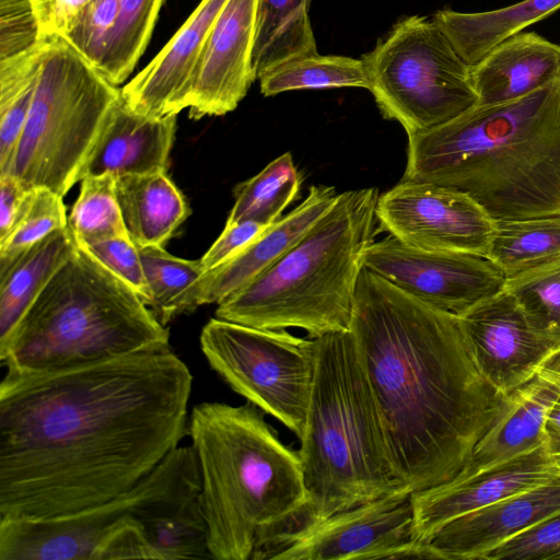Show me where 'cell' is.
<instances>
[{"label":"cell","instance_id":"6da1fadb","mask_svg":"<svg viewBox=\"0 0 560 560\" xmlns=\"http://www.w3.org/2000/svg\"><path fill=\"white\" fill-rule=\"evenodd\" d=\"M192 375L170 345L0 383V518L43 520L135 487L188 435Z\"/></svg>","mask_w":560,"mask_h":560},{"label":"cell","instance_id":"7a4b0ae2","mask_svg":"<svg viewBox=\"0 0 560 560\" xmlns=\"http://www.w3.org/2000/svg\"><path fill=\"white\" fill-rule=\"evenodd\" d=\"M349 331L399 486L417 492L453 479L505 398L480 372L459 317L363 267Z\"/></svg>","mask_w":560,"mask_h":560},{"label":"cell","instance_id":"3957f363","mask_svg":"<svg viewBox=\"0 0 560 560\" xmlns=\"http://www.w3.org/2000/svg\"><path fill=\"white\" fill-rule=\"evenodd\" d=\"M407 136L404 178L458 189L494 222L560 214V78Z\"/></svg>","mask_w":560,"mask_h":560},{"label":"cell","instance_id":"277c9868","mask_svg":"<svg viewBox=\"0 0 560 560\" xmlns=\"http://www.w3.org/2000/svg\"><path fill=\"white\" fill-rule=\"evenodd\" d=\"M298 453L305 504L259 541L256 559L288 535L400 488L350 331L316 338L315 377Z\"/></svg>","mask_w":560,"mask_h":560},{"label":"cell","instance_id":"5b68a950","mask_svg":"<svg viewBox=\"0 0 560 560\" xmlns=\"http://www.w3.org/2000/svg\"><path fill=\"white\" fill-rule=\"evenodd\" d=\"M265 415L246 401L201 402L189 416L212 559H250L257 542L305 504L299 453Z\"/></svg>","mask_w":560,"mask_h":560},{"label":"cell","instance_id":"8992f818","mask_svg":"<svg viewBox=\"0 0 560 560\" xmlns=\"http://www.w3.org/2000/svg\"><path fill=\"white\" fill-rule=\"evenodd\" d=\"M170 332L122 280L78 242L0 342L7 373L83 368L170 345Z\"/></svg>","mask_w":560,"mask_h":560},{"label":"cell","instance_id":"52a82bcc","mask_svg":"<svg viewBox=\"0 0 560 560\" xmlns=\"http://www.w3.org/2000/svg\"><path fill=\"white\" fill-rule=\"evenodd\" d=\"M375 187L338 194L330 210L280 260L218 304L215 317L316 339L349 331L368 248L378 232Z\"/></svg>","mask_w":560,"mask_h":560},{"label":"cell","instance_id":"ba28073f","mask_svg":"<svg viewBox=\"0 0 560 560\" xmlns=\"http://www.w3.org/2000/svg\"><path fill=\"white\" fill-rule=\"evenodd\" d=\"M121 90L61 36H47L40 74L24 129L0 175L62 197L83 166Z\"/></svg>","mask_w":560,"mask_h":560},{"label":"cell","instance_id":"9c48e42d","mask_svg":"<svg viewBox=\"0 0 560 560\" xmlns=\"http://www.w3.org/2000/svg\"><path fill=\"white\" fill-rule=\"evenodd\" d=\"M362 61L380 112L407 135L445 124L478 104L470 65L425 16L397 21Z\"/></svg>","mask_w":560,"mask_h":560},{"label":"cell","instance_id":"30bf717a","mask_svg":"<svg viewBox=\"0 0 560 560\" xmlns=\"http://www.w3.org/2000/svg\"><path fill=\"white\" fill-rule=\"evenodd\" d=\"M200 347L230 388L302 438L315 377L316 339L213 317L201 330Z\"/></svg>","mask_w":560,"mask_h":560},{"label":"cell","instance_id":"8fae6325","mask_svg":"<svg viewBox=\"0 0 560 560\" xmlns=\"http://www.w3.org/2000/svg\"><path fill=\"white\" fill-rule=\"evenodd\" d=\"M411 494L400 487L335 513L276 541L260 560L429 559L413 537Z\"/></svg>","mask_w":560,"mask_h":560},{"label":"cell","instance_id":"7c38bea8","mask_svg":"<svg viewBox=\"0 0 560 560\" xmlns=\"http://www.w3.org/2000/svg\"><path fill=\"white\" fill-rule=\"evenodd\" d=\"M378 232L431 252L487 257L494 221L467 194L443 185L401 178L377 198Z\"/></svg>","mask_w":560,"mask_h":560},{"label":"cell","instance_id":"4fadbf2b","mask_svg":"<svg viewBox=\"0 0 560 560\" xmlns=\"http://www.w3.org/2000/svg\"><path fill=\"white\" fill-rule=\"evenodd\" d=\"M458 317L480 372L503 396L560 352V329L529 312L505 288Z\"/></svg>","mask_w":560,"mask_h":560},{"label":"cell","instance_id":"5bb4252c","mask_svg":"<svg viewBox=\"0 0 560 560\" xmlns=\"http://www.w3.org/2000/svg\"><path fill=\"white\" fill-rule=\"evenodd\" d=\"M364 267L406 293L457 316L502 291L506 282L488 257L423 250L390 235L372 243Z\"/></svg>","mask_w":560,"mask_h":560},{"label":"cell","instance_id":"9a60e30c","mask_svg":"<svg viewBox=\"0 0 560 560\" xmlns=\"http://www.w3.org/2000/svg\"><path fill=\"white\" fill-rule=\"evenodd\" d=\"M261 0H228L198 61L188 116L200 119L234 110L256 80L253 54Z\"/></svg>","mask_w":560,"mask_h":560},{"label":"cell","instance_id":"2e32d148","mask_svg":"<svg viewBox=\"0 0 560 560\" xmlns=\"http://www.w3.org/2000/svg\"><path fill=\"white\" fill-rule=\"evenodd\" d=\"M560 476L544 443L491 466L429 489L412 492L413 537L424 541L448 522L529 490Z\"/></svg>","mask_w":560,"mask_h":560},{"label":"cell","instance_id":"e0dca14e","mask_svg":"<svg viewBox=\"0 0 560 560\" xmlns=\"http://www.w3.org/2000/svg\"><path fill=\"white\" fill-rule=\"evenodd\" d=\"M338 192L331 186H312L304 200L269 225L238 254L210 269L184 293L179 314L219 304L280 260L330 210Z\"/></svg>","mask_w":560,"mask_h":560},{"label":"cell","instance_id":"ac0fdd59","mask_svg":"<svg viewBox=\"0 0 560 560\" xmlns=\"http://www.w3.org/2000/svg\"><path fill=\"white\" fill-rule=\"evenodd\" d=\"M560 513V476L462 515L422 541L429 559L485 560L494 548Z\"/></svg>","mask_w":560,"mask_h":560},{"label":"cell","instance_id":"d6986e66","mask_svg":"<svg viewBox=\"0 0 560 560\" xmlns=\"http://www.w3.org/2000/svg\"><path fill=\"white\" fill-rule=\"evenodd\" d=\"M228 0H201L161 51L121 90L135 113L163 118L188 108L194 74L210 31Z\"/></svg>","mask_w":560,"mask_h":560},{"label":"cell","instance_id":"ffe728a7","mask_svg":"<svg viewBox=\"0 0 560 560\" xmlns=\"http://www.w3.org/2000/svg\"><path fill=\"white\" fill-rule=\"evenodd\" d=\"M559 396L560 352L505 396L497 419L457 475L487 469L541 445L548 413Z\"/></svg>","mask_w":560,"mask_h":560},{"label":"cell","instance_id":"44dd1931","mask_svg":"<svg viewBox=\"0 0 560 560\" xmlns=\"http://www.w3.org/2000/svg\"><path fill=\"white\" fill-rule=\"evenodd\" d=\"M176 122L177 115H139L120 95L83 166L81 180L107 173L119 176L167 171Z\"/></svg>","mask_w":560,"mask_h":560},{"label":"cell","instance_id":"7402d4cb","mask_svg":"<svg viewBox=\"0 0 560 560\" xmlns=\"http://www.w3.org/2000/svg\"><path fill=\"white\" fill-rule=\"evenodd\" d=\"M478 104L530 94L560 78V45L535 32H518L470 66Z\"/></svg>","mask_w":560,"mask_h":560},{"label":"cell","instance_id":"603a6c76","mask_svg":"<svg viewBox=\"0 0 560 560\" xmlns=\"http://www.w3.org/2000/svg\"><path fill=\"white\" fill-rule=\"evenodd\" d=\"M116 194L128 236L138 248L164 247L190 214L167 171L116 176Z\"/></svg>","mask_w":560,"mask_h":560},{"label":"cell","instance_id":"cb8c5ba5","mask_svg":"<svg viewBox=\"0 0 560 560\" xmlns=\"http://www.w3.org/2000/svg\"><path fill=\"white\" fill-rule=\"evenodd\" d=\"M560 9V0H522L481 12L442 9L432 20L447 36L459 56L470 66L505 38L548 18Z\"/></svg>","mask_w":560,"mask_h":560},{"label":"cell","instance_id":"d4e9b609","mask_svg":"<svg viewBox=\"0 0 560 560\" xmlns=\"http://www.w3.org/2000/svg\"><path fill=\"white\" fill-rule=\"evenodd\" d=\"M78 247L72 231H56L22 254L0 272V342L12 332L21 317L57 270Z\"/></svg>","mask_w":560,"mask_h":560},{"label":"cell","instance_id":"484cf974","mask_svg":"<svg viewBox=\"0 0 560 560\" xmlns=\"http://www.w3.org/2000/svg\"><path fill=\"white\" fill-rule=\"evenodd\" d=\"M311 0H261L253 54L256 80L273 67L317 54Z\"/></svg>","mask_w":560,"mask_h":560},{"label":"cell","instance_id":"4316f807","mask_svg":"<svg viewBox=\"0 0 560 560\" xmlns=\"http://www.w3.org/2000/svg\"><path fill=\"white\" fill-rule=\"evenodd\" d=\"M487 257L506 280L560 258V214L494 222Z\"/></svg>","mask_w":560,"mask_h":560},{"label":"cell","instance_id":"83f0119b","mask_svg":"<svg viewBox=\"0 0 560 560\" xmlns=\"http://www.w3.org/2000/svg\"><path fill=\"white\" fill-rule=\"evenodd\" d=\"M302 182L292 154H281L258 174L235 186L234 205L226 223L252 220L273 224L295 199Z\"/></svg>","mask_w":560,"mask_h":560},{"label":"cell","instance_id":"f1b7e54d","mask_svg":"<svg viewBox=\"0 0 560 560\" xmlns=\"http://www.w3.org/2000/svg\"><path fill=\"white\" fill-rule=\"evenodd\" d=\"M46 37L32 49L0 61V171L9 164L35 96Z\"/></svg>","mask_w":560,"mask_h":560},{"label":"cell","instance_id":"f546056e","mask_svg":"<svg viewBox=\"0 0 560 560\" xmlns=\"http://www.w3.org/2000/svg\"><path fill=\"white\" fill-rule=\"evenodd\" d=\"M260 92L272 96L287 91L363 88L369 80L362 59L337 55H306L290 59L259 78Z\"/></svg>","mask_w":560,"mask_h":560},{"label":"cell","instance_id":"4dcf8cb0","mask_svg":"<svg viewBox=\"0 0 560 560\" xmlns=\"http://www.w3.org/2000/svg\"><path fill=\"white\" fill-rule=\"evenodd\" d=\"M164 0H120L119 13L97 70L114 85L124 83L143 55Z\"/></svg>","mask_w":560,"mask_h":560},{"label":"cell","instance_id":"1f68e13d","mask_svg":"<svg viewBox=\"0 0 560 560\" xmlns=\"http://www.w3.org/2000/svg\"><path fill=\"white\" fill-rule=\"evenodd\" d=\"M138 249L152 293L149 308L163 326H167L171 320L180 315L178 306L182 296L203 275L205 270L200 259L175 257L161 246Z\"/></svg>","mask_w":560,"mask_h":560},{"label":"cell","instance_id":"d6a6232c","mask_svg":"<svg viewBox=\"0 0 560 560\" xmlns=\"http://www.w3.org/2000/svg\"><path fill=\"white\" fill-rule=\"evenodd\" d=\"M78 242L128 236L116 194V176L103 174L81 180L80 194L68 217Z\"/></svg>","mask_w":560,"mask_h":560},{"label":"cell","instance_id":"836d02e7","mask_svg":"<svg viewBox=\"0 0 560 560\" xmlns=\"http://www.w3.org/2000/svg\"><path fill=\"white\" fill-rule=\"evenodd\" d=\"M67 226L63 197L48 188L35 187L31 202L20 221L10 234L0 241V272L7 270L32 246Z\"/></svg>","mask_w":560,"mask_h":560},{"label":"cell","instance_id":"e575fe53","mask_svg":"<svg viewBox=\"0 0 560 560\" xmlns=\"http://www.w3.org/2000/svg\"><path fill=\"white\" fill-rule=\"evenodd\" d=\"M505 290L534 315L560 329V258L508 279Z\"/></svg>","mask_w":560,"mask_h":560},{"label":"cell","instance_id":"d590c367","mask_svg":"<svg viewBox=\"0 0 560 560\" xmlns=\"http://www.w3.org/2000/svg\"><path fill=\"white\" fill-rule=\"evenodd\" d=\"M120 0H91L63 38L97 68L119 13Z\"/></svg>","mask_w":560,"mask_h":560},{"label":"cell","instance_id":"8d00e7d4","mask_svg":"<svg viewBox=\"0 0 560 560\" xmlns=\"http://www.w3.org/2000/svg\"><path fill=\"white\" fill-rule=\"evenodd\" d=\"M103 266L131 288L149 307L152 293L138 247L126 236H113L80 243Z\"/></svg>","mask_w":560,"mask_h":560},{"label":"cell","instance_id":"74e56055","mask_svg":"<svg viewBox=\"0 0 560 560\" xmlns=\"http://www.w3.org/2000/svg\"><path fill=\"white\" fill-rule=\"evenodd\" d=\"M560 560V513L490 551L485 560Z\"/></svg>","mask_w":560,"mask_h":560},{"label":"cell","instance_id":"f35d334b","mask_svg":"<svg viewBox=\"0 0 560 560\" xmlns=\"http://www.w3.org/2000/svg\"><path fill=\"white\" fill-rule=\"evenodd\" d=\"M43 38L31 0H0V61L32 49Z\"/></svg>","mask_w":560,"mask_h":560},{"label":"cell","instance_id":"ab89813d","mask_svg":"<svg viewBox=\"0 0 560 560\" xmlns=\"http://www.w3.org/2000/svg\"><path fill=\"white\" fill-rule=\"evenodd\" d=\"M268 226L252 220L225 223L220 236L199 258L205 272L234 257Z\"/></svg>","mask_w":560,"mask_h":560},{"label":"cell","instance_id":"60d3db41","mask_svg":"<svg viewBox=\"0 0 560 560\" xmlns=\"http://www.w3.org/2000/svg\"><path fill=\"white\" fill-rule=\"evenodd\" d=\"M91 0H31L43 37H63Z\"/></svg>","mask_w":560,"mask_h":560},{"label":"cell","instance_id":"b9f144b4","mask_svg":"<svg viewBox=\"0 0 560 560\" xmlns=\"http://www.w3.org/2000/svg\"><path fill=\"white\" fill-rule=\"evenodd\" d=\"M34 188L12 175H0V241L20 221L31 202Z\"/></svg>","mask_w":560,"mask_h":560},{"label":"cell","instance_id":"7bdbcfd3","mask_svg":"<svg viewBox=\"0 0 560 560\" xmlns=\"http://www.w3.org/2000/svg\"><path fill=\"white\" fill-rule=\"evenodd\" d=\"M544 445L560 474V396L552 405L545 424Z\"/></svg>","mask_w":560,"mask_h":560}]
</instances>
